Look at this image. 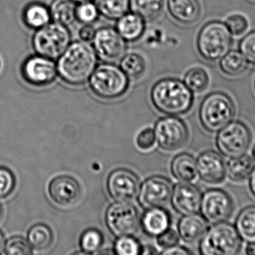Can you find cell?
<instances>
[{
  "label": "cell",
  "mask_w": 255,
  "mask_h": 255,
  "mask_svg": "<svg viewBox=\"0 0 255 255\" xmlns=\"http://www.w3.org/2000/svg\"><path fill=\"white\" fill-rule=\"evenodd\" d=\"M209 82V76L202 67H193L184 76V83L195 94L204 92L208 88Z\"/></svg>",
  "instance_id": "33"
},
{
  "label": "cell",
  "mask_w": 255,
  "mask_h": 255,
  "mask_svg": "<svg viewBox=\"0 0 255 255\" xmlns=\"http://www.w3.org/2000/svg\"><path fill=\"white\" fill-rule=\"evenodd\" d=\"M246 254L248 255H255V242L248 243L246 247Z\"/></svg>",
  "instance_id": "46"
},
{
  "label": "cell",
  "mask_w": 255,
  "mask_h": 255,
  "mask_svg": "<svg viewBox=\"0 0 255 255\" xmlns=\"http://www.w3.org/2000/svg\"><path fill=\"white\" fill-rule=\"evenodd\" d=\"M53 233L49 226L37 223L30 228L27 233V241L32 250L43 251L50 247L53 242Z\"/></svg>",
  "instance_id": "28"
},
{
  "label": "cell",
  "mask_w": 255,
  "mask_h": 255,
  "mask_svg": "<svg viewBox=\"0 0 255 255\" xmlns=\"http://www.w3.org/2000/svg\"><path fill=\"white\" fill-rule=\"evenodd\" d=\"M130 9L145 19L151 22L157 19L163 11V0H129Z\"/></svg>",
  "instance_id": "29"
},
{
  "label": "cell",
  "mask_w": 255,
  "mask_h": 255,
  "mask_svg": "<svg viewBox=\"0 0 255 255\" xmlns=\"http://www.w3.org/2000/svg\"><path fill=\"white\" fill-rule=\"evenodd\" d=\"M120 67L127 74L129 79H136L142 76L146 70L145 58L136 53H126L120 60Z\"/></svg>",
  "instance_id": "32"
},
{
  "label": "cell",
  "mask_w": 255,
  "mask_h": 255,
  "mask_svg": "<svg viewBox=\"0 0 255 255\" xmlns=\"http://www.w3.org/2000/svg\"><path fill=\"white\" fill-rule=\"evenodd\" d=\"M97 30L92 24H83L78 32L79 40L87 43H92L97 33Z\"/></svg>",
  "instance_id": "43"
},
{
  "label": "cell",
  "mask_w": 255,
  "mask_h": 255,
  "mask_svg": "<svg viewBox=\"0 0 255 255\" xmlns=\"http://www.w3.org/2000/svg\"><path fill=\"white\" fill-rule=\"evenodd\" d=\"M21 74L29 85L46 86L58 76L56 63L55 60L40 55L28 57L21 67Z\"/></svg>",
  "instance_id": "12"
},
{
  "label": "cell",
  "mask_w": 255,
  "mask_h": 255,
  "mask_svg": "<svg viewBox=\"0 0 255 255\" xmlns=\"http://www.w3.org/2000/svg\"><path fill=\"white\" fill-rule=\"evenodd\" d=\"M156 109L166 115L186 113L193 106V92L184 82L175 78H164L156 82L151 91Z\"/></svg>",
  "instance_id": "2"
},
{
  "label": "cell",
  "mask_w": 255,
  "mask_h": 255,
  "mask_svg": "<svg viewBox=\"0 0 255 255\" xmlns=\"http://www.w3.org/2000/svg\"><path fill=\"white\" fill-rule=\"evenodd\" d=\"M100 14L112 20L118 19L130 9L129 0H94Z\"/></svg>",
  "instance_id": "31"
},
{
  "label": "cell",
  "mask_w": 255,
  "mask_h": 255,
  "mask_svg": "<svg viewBox=\"0 0 255 255\" xmlns=\"http://www.w3.org/2000/svg\"><path fill=\"white\" fill-rule=\"evenodd\" d=\"M16 187V178L11 170L0 166V199L12 194Z\"/></svg>",
  "instance_id": "37"
},
{
  "label": "cell",
  "mask_w": 255,
  "mask_h": 255,
  "mask_svg": "<svg viewBox=\"0 0 255 255\" xmlns=\"http://www.w3.org/2000/svg\"><path fill=\"white\" fill-rule=\"evenodd\" d=\"M208 229V222L203 217L196 214L185 215L178 224L180 236L187 244L200 242Z\"/></svg>",
  "instance_id": "20"
},
{
  "label": "cell",
  "mask_w": 255,
  "mask_h": 255,
  "mask_svg": "<svg viewBox=\"0 0 255 255\" xmlns=\"http://www.w3.org/2000/svg\"><path fill=\"white\" fill-rule=\"evenodd\" d=\"M253 134L250 127L241 121H232L218 132L216 145L219 151L229 158L247 154Z\"/></svg>",
  "instance_id": "8"
},
{
  "label": "cell",
  "mask_w": 255,
  "mask_h": 255,
  "mask_svg": "<svg viewBox=\"0 0 255 255\" xmlns=\"http://www.w3.org/2000/svg\"><path fill=\"white\" fill-rule=\"evenodd\" d=\"M1 212H2V209H1V205H0V217H1Z\"/></svg>",
  "instance_id": "50"
},
{
  "label": "cell",
  "mask_w": 255,
  "mask_h": 255,
  "mask_svg": "<svg viewBox=\"0 0 255 255\" xmlns=\"http://www.w3.org/2000/svg\"><path fill=\"white\" fill-rule=\"evenodd\" d=\"M76 6L73 0H54L49 7L51 19L64 26H70L76 20Z\"/></svg>",
  "instance_id": "25"
},
{
  "label": "cell",
  "mask_w": 255,
  "mask_h": 255,
  "mask_svg": "<svg viewBox=\"0 0 255 255\" xmlns=\"http://www.w3.org/2000/svg\"><path fill=\"white\" fill-rule=\"evenodd\" d=\"M71 43L68 28L57 22H49L37 29L32 37L33 48L37 55L57 60Z\"/></svg>",
  "instance_id": "7"
},
{
  "label": "cell",
  "mask_w": 255,
  "mask_h": 255,
  "mask_svg": "<svg viewBox=\"0 0 255 255\" xmlns=\"http://www.w3.org/2000/svg\"><path fill=\"white\" fill-rule=\"evenodd\" d=\"M253 160H254L255 162V145H254V148H253Z\"/></svg>",
  "instance_id": "49"
},
{
  "label": "cell",
  "mask_w": 255,
  "mask_h": 255,
  "mask_svg": "<svg viewBox=\"0 0 255 255\" xmlns=\"http://www.w3.org/2000/svg\"><path fill=\"white\" fill-rule=\"evenodd\" d=\"M4 253L8 255H28L32 254V248L28 241L21 236H13L4 242Z\"/></svg>",
  "instance_id": "35"
},
{
  "label": "cell",
  "mask_w": 255,
  "mask_h": 255,
  "mask_svg": "<svg viewBox=\"0 0 255 255\" xmlns=\"http://www.w3.org/2000/svg\"><path fill=\"white\" fill-rule=\"evenodd\" d=\"M116 29L127 42H134L143 35L145 21L133 12H128L118 19Z\"/></svg>",
  "instance_id": "21"
},
{
  "label": "cell",
  "mask_w": 255,
  "mask_h": 255,
  "mask_svg": "<svg viewBox=\"0 0 255 255\" xmlns=\"http://www.w3.org/2000/svg\"><path fill=\"white\" fill-rule=\"evenodd\" d=\"M171 168L175 178L182 182L193 181L198 175L196 160L189 154H181L175 157Z\"/></svg>",
  "instance_id": "24"
},
{
  "label": "cell",
  "mask_w": 255,
  "mask_h": 255,
  "mask_svg": "<svg viewBox=\"0 0 255 255\" xmlns=\"http://www.w3.org/2000/svg\"><path fill=\"white\" fill-rule=\"evenodd\" d=\"M235 111V104L230 96L217 91L207 95L201 103L199 120L206 131L218 133L233 121Z\"/></svg>",
  "instance_id": "3"
},
{
  "label": "cell",
  "mask_w": 255,
  "mask_h": 255,
  "mask_svg": "<svg viewBox=\"0 0 255 255\" xmlns=\"http://www.w3.org/2000/svg\"><path fill=\"white\" fill-rule=\"evenodd\" d=\"M100 12L92 1L79 3L76 6V17L83 24H92L98 19Z\"/></svg>",
  "instance_id": "36"
},
{
  "label": "cell",
  "mask_w": 255,
  "mask_h": 255,
  "mask_svg": "<svg viewBox=\"0 0 255 255\" xmlns=\"http://www.w3.org/2000/svg\"><path fill=\"white\" fill-rule=\"evenodd\" d=\"M92 43L98 59L103 62L115 64L127 53V41L113 27L97 29Z\"/></svg>",
  "instance_id": "11"
},
{
  "label": "cell",
  "mask_w": 255,
  "mask_h": 255,
  "mask_svg": "<svg viewBox=\"0 0 255 255\" xmlns=\"http://www.w3.org/2000/svg\"><path fill=\"white\" fill-rule=\"evenodd\" d=\"M107 187L109 195L114 200L130 202L134 200L139 193V179L130 171L117 169L109 175Z\"/></svg>",
  "instance_id": "15"
},
{
  "label": "cell",
  "mask_w": 255,
  "mask_h": 255,
  "mask_svg": "<svg viewBox=\"0 0 255 255\" xmlns=\"http://www.w3.org/2000/svg\"><path fill=\"white\" fill-rule=\"evenodd\" d=\"M90 88L103 99H115L124 95L129 85V78L115 63L98 64L90 77Z\"/></svg>",
  "instance_id": "5"
},
{
  "label": "cell",
  "mask_w": 255,
  "mask_h": 255,
  "mask_svg": "<svg viewBox=\"0 0 255 255\" xmlns=\"http://www.w3.org/2000/svg\"><path fill=\"white\" fill-rule=\"evenodd\" d=\"M106 220L109 230L118 238L135 235L141 223L139 212L129 202H118L111 205L106 212Z\"/></svg>",
  "instance_id": "9"
},
{
  "label": "cell",
  "mask_w": 255,
  "mask_h": 255,
  "mask_svg": "<svg viewBox=\"0 0 255 255\" xmlns=\"http://www.w3.org/2000/svg\"><path fill=\"white\" fill-rule=\"evenodd\" d=\"M115 253L119 255H137L140 254L139 243L130 237H122L117 241Z\"/></svg>",
  "instance_id": "38"
},
{
  "label": "cell",
  "mask_w": 255,
  "mask_h": 255,
  "mask_svg": "<svg viewBox=\"0 0 255 255\" xmlns=\"http://www.w3.org/2000/svg\"><path fill=\"white\" fill-rule=\"evenodd\" d=\"M248 61L241 52L232 50L221 58L220 67L225 74L238 76L246 72L248 68Z\"/></svg>",
  "instance_id": "30"
},
{
  "label": "cell",
  "mask_w": 255,
  "mask_h": 255,
  "mask_svg": "<svg viewBox=\"0 0 255 255\" xmlns=\"http://www.w3.org/2000/svg\"><path fill=\"white\" fill-rule=\"evenodd\" d=\"M1 59H0V71H1Z\"/></svg>",
  "instance_id": "51"
},
{
  "label": "cell",
  "mask_w": 255,
  "mask_h": 255,
  "mask_svg": "<svg viewBox=\"0 0 255 255\" xmlns=\"http://www.w3.org/2000/svg\"><path fill=\"white\" fill-rule=\"evenodd\" d=\"M103 243L102 234L96 229H89L81 237L80 247L85 254H93L100 250Z\"/></svg>",
  "instance_id": "34"
},
{
  "label": "cell",
  "mask_w": 255,
  "mask_h": 255,
  "mask_svg": "<svg viewBox=\"0 0 255 255\" xmlns=\"http://www.w3.org/2000/svg\"><path fill=\"white\" fill-rule=\"evenodd\" d=\"M250 191L255 197V168L250 177Z\"/></svg>",
  "instance_id": "45"
},
{
  "label": "cell",
  "mask_w": 255,
  "mask_h": 255,
  "mask_svg": "<svg viewBox=\"0 0 255 255\" xmlns=\"http://www.w3.org/2000/svg\"><path fill=\"white\" fill-rule=\"evenodd\" d=\"M235 226L242 241L255 242V205L246 207L239 213Z\"/></svg>",
  "instance_id": "27"
},
{
  "label": "cell",
  "mask_w": 255,
  "mask_h": 255,
  "mask_svg": "<svg viewBox=\"0 0 255 255\" xmlns=\"http://www.w3.org/2000/svg\"><path fill=\"white\" fill-rule=\"evenodd\" d=\"M156 142L154 131L148 128L142 130L136 137V145L141 150H148L154 146Z\"/></svg>",
  "instance_id": "42"
},
{
  "label": "cell",
  "mask_w": 255,
  "mask_h": 255,
  "mask_svg": "<svg viewBox=\"0 0 255 255\" xmlns=\"http://www.w3.org/2000/svg\"><path fill=\"white\" fill-rule=\"evenodd\" d=\"M179 242V235L175 231L167 229L158 235L157 244L162 248L169 249L178 245Z\"/></svg>",
  "instance_id": "41"
},
{
  "label": "cell",
  "mask_w": 255,
  "mask_h": 255,
  "mask_svg": "<svg viewBox=\"0 0 255 255\" xmlns=\"http://www.w3.org/2000/svg\"><path fill=\"white\" fill-rule=\"evenodd\" d=\"M163 255H190L192 254L191 252L182 248V247H171V248L166 249L163 253Z\"/></svg>",
  "instance_id": "44"
},
{
  "label": "cell",
  "mask_w": 255,
  "mask_h": 255,
  "mask_svg": "<svg viewBox=\"0 0 255 255\" xmlns=\"http://www.w3.org/2000/svg\"><path fill=\"white\" fill-rule=\"evenodd\" d=\"M202 197L200 190L196 186L182 182L177 184L172 192V205L183 215L196 214L200 210Z\"/></svg>",
  "instance_id": "18"
},
{
  "label": "cell",
  "mask_w": 255,
  "mask_h": 255,
  "mask_svg": "<svg viewBox=\"0 0 255 255\" xmlns=\"http://www.w3.org/2000/svg\"><path fill=\"white\" fill-rule=\"evenodd\" d=\"M167 8L171 16L182 25L196 23L202 14L199 0H167Z\"/></svg>",
  "instance_id": "19"
},
{
  "label": "cell",
  "mask_w": 255,
  "mask_h": 255,
  "mask_svg": "<svg viewBox=\"0 0 255 255\" xmlns=\"http://www.w3.org/2000/svg\"></svg>",
  "instance_id": "52"
},
{
  "label": "cell",
  "mask_w": 255,
  "mask_h": 255,
  "mask_svg": "<svg viewBox=\"0 0 255 255\" xmlns=\"http://www.w3.org/2000/svg\"><path fill=\"white\" fill-rule=\"evenodd\" d=\"M242 249V239L235 226L227 222L214 225L208 229L199 244L203 255H235Z\"/></svg>",
  "instance_id": "6"
},
{
  "label": "cell",
  "mask_w": 255,
  "mask_h": 255,
  "mask_svg": "<svg viewBox=\"0 0 255 255\" xmlns=\"http://www.w3.org/2000/svg\"><path fill=\"white\" fill-rule=\"evenodd\" d=\"M240 49L249 63L255 64V31L249 33L242 39Z\"/></svg>",
  "instance_id": "40"
},
{
  "label": "cell",
  "mask_w": 255,
  "mask_h": 255,
  "mask_svg": "<svg viewBox=\"0 0 255 255\" xmlns=\"http://www.w3.org/2000/svg\"><path fill=\"white\" fill-rule=\"evenodd\" d=\"M197 171L202 181L210 184H220L226 179V165L219 153L207 151L198 157Z\"/></svg>",
  "instance_id": "17"
},
{
  "label": "cell",
  "mask_w": 255,
  "mask_h": 255,
  "mask_svg": "<svg viewBox=\"0 0 255 255\" xmlns=\"http://www.w3.org/2000/svg\"><path fill=\"white\" fill-rule=\"evenodd\" d=\"M73 1L76 3V4H79V3L86 2V1H93V0H73Z\"/></svg>",
  "instance_id": "48"
},
{
  "label": "cell",
  "mask_w": 255,
  "mask_h": 255,
  "mask_svg": "<svg viewBox=\"0 0 255 255\" xmlns=\"http://www.w3.org/2000/svg\"><path fill=\"white\" fill-rule=\"evenodd\" d=\"M140 223L145 233L156 237L167 230L170 220L168 213L162 208H150L144 214Z\"/></svg>",
  "instance_id": "22"
},
{
  "label": "cell",
  "mask_w": 255,
  "mask_h": 255,
  "mask_svg": "<svg viewBox=\"0 0 255 255\" xmlns=\"http://www.w3.org/2000/svg\"><path fill=\"white\" fill-rule=\"evenodd\" d=\"M202 217L210 224L227 222L233 215L235 203L230 195L222 189H211L202 196Z\"/></svg>",
  "instance_id": "10"
},
{
  "label": "cell",
  "mask_w": 255,
  "mask_h": 255,
  "mask_svg": "<svg viewBox=\"0 0 255 255\" xmlns=\"http://www.w3.org/2000/svg\"><path fill=\"white\" fill-rule=\"evenodd\" d=\"M226 166V173L234 182H242L250 178L255 168V162L247 154L230 158Z\"/></svg>",
  "instance_id": "23"
},
{
  "label": "cell",
  "mask_w": 255,
  "mask_h": 255,
  "mask_svg": "<svg viewBox=\"0 0 255 255\" xmlns=\"http://www.w3.org/2000/svg\"><path fill=\"white\" fill-rule=\"evenodd\" d=\"M57 61L58 76L71 85L88 82L98 65V57L93 45L80 40L70 43Z\"/></svg>",
  "instance_id": "1"
},
{
  "label": "cell",
  "mask_w": 255,
  "mask_h": 255,
  "mask_svg": "<svg viewBox=\"0 0 255 255\" xmlns=\"http://www.w3.org/2000/svg\"><path fill=\"white\" fill-rule=\"evenodd\" d=\"M48 193L51 199L61 207H70L77 203L81 197L80 185L70 176L56 177L49 183Z\"/></svg>",
  "instance_id": "16"
},
{
  "label": "cell",
  "mask_w": 255,
  "mask_h": 255,
  "mask_svg": "<svg viewBox=\"0 0 255 255\" xmlns=\"http://www.w3.org/2000/svg\"><path fill=\"white\" fill-rule=\"evenodd\" d=\"M154 135L160 148L174 151L185 145L188 139V130L179 118L167 117L157 121Z\"/></svg>",
  "instance_id": "13"
},
{
  "label": "cell",
  "mask_w": 255,
  "mask_h": 255,
  "mask_svg": "<svg viewBox=\"0 0 255 255\" xmlns=\"http://www.w3.org/2000/svg\"><path fill=\"white\" fill-rule=\"evenodd\" d=\"M226 25L232 34L240 36L247 31L248 28V21L243 15L233 14L227 18Z\"/></svg>",
  "instance_id": "39"
},
{
  "label": "cell",
  "mask_w": 255,
  "mask_h": 255,
  "mask_svg": "<svg viewBox=\"0 0 255 255\" xmlns=\"http://www.w3.org/2000/svg\"><path fill=\"white\" fill-rule=\"evenodd\" d=\"M232 34L226 23L214 20L205 24L197 37V49L201 56L208 61H218L230 51Z\"/></svg>",
  "instance_id": "4"
},
{
  "label": "cell",
  "mask_w": 255,
  "mask_h": 255,
  "mask_svg": "<svg viewBox=\"0 0 255 255\" xmlns=\"http://www.w3.org/2000/svg\"><path fill=\"white\" fill-rule=\"evenodd\" d=\"M4 242H5V241H4V235H3L1 231L0 230V253H1L3 249H4Z\"/></svg>",
  "instance_id": "47"
},
{
  "label": "cell",
  "mask_w": 255,
  "mask_h": 255,
  "mask_svg": "<svg viewBox=\"0 0 255 255\" xmlns=\"http://www.w3.org/2000/svg\"><path fill=\"white\" fill-rule=\"evenodd\" d=\"M51 19L49 7L42 3H31L24 9L23 21L28 28L39 29L49 24Z\"/></svg>",
  "instance_id": "26"
},
{
  "label": "cell",
  "mask_w": 255,
  "mask_h": 255,
  "mask_svg": "<svg viewBox=\"0 0 255 255\" xmlns=\"http://www.w3.org/2000/svg\"><path fill=\"white\" fill-rule=\"evenodd\" d=\"M173 187L169 180L163 177H151L141 186L138 193L139 202L146 209L163 208L172 199Z\"/></svg>",
  "instance_id": "14"
}]
</instances>
